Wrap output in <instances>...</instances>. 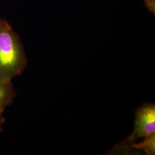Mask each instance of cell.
Here are the masks:
<instances>
[{
  "label": "cell",
  "instance_id": "obj_1",
  "mask_svg": "<svg viewBox=\"0 0 155 155\" xmlns=\"http://www.w3.org/2000/svg\"><path fill=\"white\" fill-rule=\"evenodd\" d=\"M27 63L19 36L9 22L0 19V81H12L20 75Z\"/></svg>",
  "mask_w": 155,
  "mask_h": 155
},
{
  "label": "cell",
  "instance_id": "obj_3",
  "mask_svg": "<svg viewBox=\"0 0 155 155\" xmlns=\"http://www.w3.org/2000/svg\"><path fill=\"white\" fill-rule=\"evenodd\" d=\"M15 97L12 81H0V114L11 105Z\"/></svg>",
  "mask_w": 155,
  "mask_h": 155
},
{
  "label": "cell",
  "instance_id": "obj_2",
  "mask_svg": "<svg viewBox=\"0 0 155 155\" xmlns=\"http://www.w3.org/2000/svg\"><path fill=\"white\" fill-rule=\"evenodd\" d=\"M155 104L147 103L137 109L133 133L122 142L121 145L130 144L139 139L155 137Z\"/></svg>",
  "mask_w": 155,
  "mask_h": 155
},
{
  "label": "cell",
  "instance_id": "obj_4",
  "mask_svg": "<svg viewBox=\"0 0 155 155\" xmlns=\"http://www.w3.org/2000/svg\"><path fill=\"white\" fill-rule=\"evenodd\" d=\"M144 1L145 5L146 6L148 11L155 15V0H144Z\"/></svg>",
  "mask_w": 155,
  "mask_h": 155
},
{
  "label": "cell",
  "instance_id": "obj_5",
  "mask_svg": "<svg viewBox=\"0 0 155 155\" xmlns=\"http://www.w3.org/2000/svg\"><path fill=\"white\" fill-rule=\"evenodd\" d=\"M5 122V118L4 117L2 114H0V133L3 130L2 125Z\"/></svg>",
  "mask_w": 155,
  "mask_h": 155
}]
</instances>
